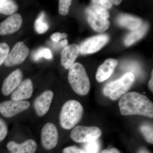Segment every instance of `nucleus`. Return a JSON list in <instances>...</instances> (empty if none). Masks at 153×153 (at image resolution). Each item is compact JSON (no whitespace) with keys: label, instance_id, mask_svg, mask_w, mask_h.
I'll use <instances>...</instances> for the list:
<instances>
[{"label":"nucleus","instance_id":"1","mask_svg":"<svg viewBox=\"0 0 153 153\" xmlns=\"http://www.w3.org/2000/svg\"><path fill=\"white\" fill-rule=\"evenodd\" d=\"M121 114L123 115H140L153 117V104L145 95L137 92L125 94L119 102Z\"/></svg>","mask_w":153,"mask_h":153},{"label":"nucleus","instance_id":"2","mask_svg":"<svg viewBox=\"0 0 153 153\" xmlns=\"http://www.w3.org/2000/svg\"><path fill=\"white\" fill-rule=\"evenodd\" d=\"M68 80L75 93L85 95L89 92L90 82L84 67L81 63H74L69 68Z\"/></svg>","mask_w":153,"mask_h":153},{"label":"nucleus","instance_id":"3","mask_svg":"<svg viewBox=\"0 0 153 153\" xmlns=\"http://www.w3.org/2000/svg\"><path fill=\"white\" fill-rule=\"evenodd\" d=\"M82 105L75 100H69L63 105L60 115V125L65 129L74 128L83 115Z\"/></svg>","mask_w":153,"mask_h":153},{"label":"nucleus","instance_id":"4","mask_svg":"<svg viewBox=\"0 0 153 153\" xmlns=\"http://www.w3.org/2000/svg\"><path fill=\"white\" fill-rule=\"evenodd\" d=\"M131 72H127L120 79L108 82L104 86L103 93L112 100H116L124 95L131 87L135 80Z\"/></svg>","mask_w":153,"mask_h":153},{"label":"nucleus","instance_id":"5","mask_svg":"<svg viewBox=\"0 0 153 153\" xmlns=\"http://www.w3.org/2000/svg\"><path fill=\"white\" fill-rule=\"evenodd\" d=\"M101 134V130L97 127L77 126L72 130L70 137L75 142L86 143L97 140Z\"/></svg>","mask_w":153,"mask_h":153},{"label":"nucleus","instance_id":"6","mask_svg":"<svg viewBox=\"0 0 153 153\" xmlns=\"http://www.w3.org/2000/svg\"><path fill=\"white\" fill-rule=\"evenodd\" d=\"M106 34H101L86 39L79 46V53L82 55L92 54L102 48L109 41Z\"/></svg>","mask_w":153,"mask_h":153},{"label":"nucleus","instance_id":"7","mask_svg":"<svg viewBox=\"0 0 153 153\" xmlns=\"http://www.w3.org/2000/svg\"><path fill=\"white\" fill-rule=\"evenodd\" d=\"M30 103L27 100H7L0 103V113L7 118L13 117L30 108Z\"/></svg>","mask_w":153,"mask_h":153},{"label":"nucleus","instance_id":"8","mask_svg":"<svg viewBox=\"0 0 153 153\" xmlns=\"http://www.w3.org/2000/svg\"><path fill=\"white\" fill-rule=\"evenodd\" d=\"M59 135L58 131L54 124H45L41 133V142L44 149L51 150L56 146L58 143Z\"/></svg>","mask_w":153,"mask_h":153},{"label":"nucleus","instance_id":"9","mask_svg":"<svg viewBox=\"0 0 153 153\" xmlns=\"http://www.w3.org/2000/svg\"><path fill=\"white\" fill-rule=\"evenodd\" d=\"M29 53V49L23 42H18L9 53L4 62L5 65L10 67L21 64L25 61Z\"/></svg>","mask_w":153,"mask_h":153},{"label":"nucleus","instance_id":"10","mask_svg":"<svg viewBox=\"0 0 153 153\" xmlns=\"http://www.w3.org/2000/svg\"><path fill=\"white\" fill-rule=\"evenodd\" d=\"M23 20L19 13H14L0 24V35H9L16 33L22 27Z\"/></svg>","mask_w":153,"mask_h":153},{"label":"nucleus","instance_id":"11","mask_svg":"<svg viewBox=\"0 0 153 153\" xmlns=\"http://www.w3.org/2000/svg\"><path fill=\"white\" fill-rule=\"evenodd\" d=\"M53 97V92L47 90L36 99L34 102V108L38 116H44L49 111Z\"/></svg>","mask_w":153,"mask_h":153},{"label":"nucleus","instance_id":"12","mask_svg":"<svg viewBox=\"0 0 153 153\" xmlns=\"http://www.w3.org/2000/svg\"><path fill=\"white\" fill-rule=\"evenodd\" d=\"M23 74L22 71L18 69L11 73L3 82L2 93L4 95L8 96L13 93L22 82Z\"/></svg>","mask_w":153,"mask_h":153},{"label":"nucleus","instance_id":"13","mask_svg":"<svg viewBox=\"0 0 153 153\" xmlns=\"http://www.w3.org/2000/svg\"><path fill=\"white\" fill-rule=\"evenodd\" d=\"M33 91L32 80L28 78L25 79L13 91L11 96V99L13 100H25L32 97Z\"/></svg>","mask_w":153,"mask_h":153},{"label":"nucleus","instance_id":"14","mask_svg":"<svg viewBox=\"0 0 153 153\" xmlns=\"http://www.w3.org/2000/svg\"><path fill=\"white\" fill-rule=\"evenodd\" d=\"M79 53V46L73 44L66 46L61 53V63L66 69H68L74 64Z\"/></svg>","mask_w":153,"mask_h":153},{"label":"nucleus","instance_id":"15","mask_svg":"<svg viewBox=\"0 0 153 153\" xmlns=\"http://www.w3.org/2000/svg\"><path fill=\"white\" fill-rule=\"evenodd\" d=\"M117 64L118 61L116 59L113 58L106 59L97 69L96 75L97 80L98 82H102L108 79Z\"/></svg>","mask_w":153,"mask_h":153},{"label":"nucleus","instance_id":"16","mask_svg":"<svg viewBox=\"0 0 153 153\" xmlns=\"http://www.w3.org/2000/svg\"><path fill=\"white\" fill-rule=\"evenodd\" d=\"M86 13L88 24L96 32L103 33L109 27L110 22L108 19H103L95 15L88 8L86 9Z\"/></svg>","mask_w":153,"mask_h":153},{"label":"nucleus","instance_id":"17","mask_svg":"<svg viewBox=\"0 0 153 153\" xmlns=\"http://www.w3.org/2000/svg\"><path fill=\"white\" fill-rule=\"evenodd\" d=\"M117 21L121 26L132 31L138 29L143 25L141 19L128 14H120Z\"/></svg>","mask_w":153,"mask_h":153},{"label":"nucleus","instance_id":"18","mask_svg":"<svg viewBox=\"0 0 153 153\" xmlns=\"http://www.w3.org/2000/svg\"><path fill=\"white\" fill-rule=\"evenodd\" d=\"M149 28L147 23H144L138 29L133 30L129 33L124 39V44L126 46H129L135 43L144 36Z\"/></svg>","mask_w":153,"mask_h":153},{"label":"nucleus","instance_id":"19","mask_svg":"<svg viewBox=\"0 0 153 153\" xmlns=\"http://www.w3.org/2000/svg\"><path fill=\"white\" fill-rule=\"evenodd\" d=\"M18 9L16 3L10 0H0V13L10 16L15 13Z\"/></svg>","mask_w":153,"mask_h":153},{"label":"nucleus","instance_id":"20","mask_svg":"<svg viewBox=\"0 0 153 153\" xmlns=\"http://www.w3.org/2000/svg\"><path fill=\"white\" fill-rule=\"evenodd\" d=\"M35 30L38 34H43L46 33L49 28L48 23L45 20V14L42 12L39 14L38 19L35 23Z\"/></svg>","mask_w":153,"mask_h":153},{"label":"nucleus","instance_id":"21","mask_svg":"<svg viewBox=\"0 0 153 153\" xmlns=\"http://www.w3.org/2000/svg\"><path fill=\"white\" fill-rule=\"evenodd\" d=\"M32 57L35 61H38L43 57L47 60H51L52 58V54L48 48L41 47L33 52Z\"/></svg>","mask_w":153,"mask_h":153},{"label":"nucleus","instance_id":"22","mask_svg":"<svg viewBox=\"0 0 153 153\" xmlns=\"http://www.w3.org/2000/svg\"><path fill=\"white\" fill-rule=\"evenodd\" d=\"M93 4L91 5V6L88 8L95 15L103 19H107L109 18V14L106 9L105 8L99 4H97V3H93Z\"/></svg>","mask_w":153,"mask_h":153},{"label":"nucleus","instance_id":"23","mask_svg":"<svg viewBox=\"0 0 153 153\" xmlns=\"http://www.w3.org/2000/svg\"><path fill=\"white\" fill-rule=\"evenodd\" d=\"M140 129L147 142L152 144L153 143V127L149 125H143L140 128Z\"/></svg>","mask_w":153,"mask_h":153},{"label":"nucleus","instance_id":"24","mask_svg":"<svg viewBox=\"0 0 153 153\" xmlns=\"http://www.w3.org/2000/svg\"><path fill=\"white\" fill-rule=\"evenodd\" d=\"M99 149V143L96 140L85 143L82 149L85 153H98Z\"/></svg>","mask_w":153,"mask_h":153},{"label":"nucleus","instance_id":"25","mask_svg":"<svg viewBox=\"0 0 153 153\" xmlns=\"http://www.w3.org/2000/svg\"><path fill=\"white\" fill-rule=\"evenodd\" d=\"M26 153H35L37 149V145L35 141L32 139L26 140L21 143Z\"/></svg>","mask_w":153,"mask_h":153},{"label":"nucleus","instance_id":"26","mask_svg":"<svg viewBox=\"0 0 153 153\" xmlns=\"http://www.w3.org/2000/svg\"><path fill=\"white\" fill-rule=\"evenodd\" d=\"M58 12L61 16H65L69 12V7L71 5V0H60L59 1Z\"/></svg>","mask_w":153,"mask_h":153},{"label":"nucleus","instance_id":"27","mask_svg":"<svg viewBox=\"0 0 153 153\" xmlns=\"http://www.w3.org/2000/svg\"><path fill=\"white\" fill-rule=\"evenodd\" d=\"M10 53V47L5 43H0V66L4 63Z\"/></svg>","mask_w":153,"mask_h":153},{"label":"nucleus","instance_id":"28","mask_svg":"<svg viewBox=\"0 0 153 153\" xmlns=\"http://www.w3.org/2000/svg\"><path fill=\"white\" fill-rule=\"evenodd\" d=\"M7 148L12 153H26L22 147L21 143H18L16 142L10 141L8 143Z\"/></svg>","mask_w":153,"mask_h":153},{"label":"nucleus","instance_id":"29","mask_svg":"<svg viewBox=\"0 0 153 153\" xmlns=\"http://www.w3.org/2000/svg\"><path fill=\"white\" fill-rule=\"evenodd\" d=\"M8 133L7 126L5 122L0 118V142L5 138Z\"/></svg>","mask_w":153,"mask_h":153},{"label":"nucleus","instance_id":"30","mask_svg":"<svg viewBox=\"0 0 153 153\" xmlns=\"http://www.w3.org/2000/svg\"><path fill=\"white\" fill-rule=\"evenodd\" d=\"M63 153H85L82 149H79L76 146H71L64 148Z\"/></svg>","mask_w":153,"mask_h":153},{"label":"nucleus","instance_id":"31","mask_svg":"<svg viewBox=\"0 0 153 153\" xmlns=\"http://www.w3.org/2000/svg\"><path fill=\"white\" fill-rule=\"evenodd\" d=\"M67 34L66 33H60L59 32H57L52 34L50 38L52 41H54L55 43H57L61 39L67 38Z\"/></svg>","mask_w":153,"mask_h":153},{"label":"nucleus","instance_id":"32","mask_svg":"<svg viewBox=\"0 0 153 153\" xmlns=\"http://www.w3.org/2000/svg\"><path fill=\"white\" fill-rule=\"evenodd\" d=\"M93 3L99 4L105 9H110L112 7V4L108 0H100V1H91Z\"/></svg>","mask_w":153,"mask_h":153},{"label":"nucleus","instance_id":"33","mask_svg":"<svg viewBox=\"0 0 153 153\" xmlns=\"http://www.w3.org/2000/svg\"><path fill=\"white\" fill-rule=\"evenodd\" d=\"M101 153H120L119 151L116 148H111L108 149H105L102 151Z\"/></svg>","mask_w":153,"mask_h":153},{"label":"nucleus","instance_id":"34","mask_svg":"<svg viewBox=\"0 0 153 153\" xmlns=\"http://www.w3.org/2000/svg\"><path fill=\"white\" fill-rule=\"evenodd\" d=\"M149 88L152 92H153V70L152 72V76L149 82Z\"/></svg>","mask_w":153,"mask_h":153},{"label":"nucleus","instance_id":"35","mask_svg":"<svg viewBox=\"0 0 153 153\" xmlns=\"http://www.w3.org/2000/svg\"><path fill=\"white\" fill-rule=\"evenodd\" d=\"M112 4H114L116 5H118L121 3L122 1L120 0H111L110 1Z\"/></svg>","mask_w":153,"mask_h":153},{"label":"nucleus","instance_id":"36","mask_svg":"<svg viewBox=\"0 0 153 153\" xmlns=\"http://www.w3.org/2000/svg\"><path fill=\"white\" fill-rule=\"evenodd\" d=\"M137 153H150L145 149H141L139 150Z\"/></svg>","mask_w":153,"mask_h":153},{"label":"nucleus","instance_id":"37","mask_svg":"<svg viewBox=\"0 0 153 153\" xmlns=\"http://www.w3.org/2000/svg\"><path fill=\"white\" fill-rule=\"evenodd\" d=\"M60 44H61V46L62 47L66 46L67 44H68V40L67 39H64V40H63V41L60 42Z\"/></svg>","mask_w":153,"mask_h":153}]
</instances>
